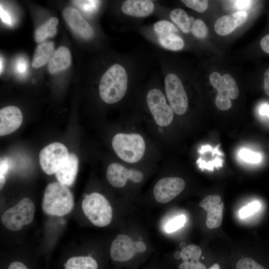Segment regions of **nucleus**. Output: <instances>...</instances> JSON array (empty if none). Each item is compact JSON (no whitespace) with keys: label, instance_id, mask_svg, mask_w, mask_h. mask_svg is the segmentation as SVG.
<instances>
[{"label":"nucleus","instance_id":"f257e3e1","mask_svg":"<svg viewBox=\"0 0 269 269\" xmlns=\"http://www.w3.org/2000/svg\"><path fill=\"white\" fill-rule=\"evenodd\" d=\"M128 84V75L125 68L120 64H114L101 78L99 88L100 96L107 104L116 103L125 96Z\"/></svg>","mask_w":269,"mask_h":269},{"label":"nucleus","instance_id":"f03ea898","mask_svg":"<svg viewBox=\"0 0 269 269\" xmlns=\"http://www.w3.org/2000/svg\"><path fill=\"white\" fill-rule=\"evenodd\" d=\"M73 207V196L67 186L59 182L47 185L42 202V208L46 214L62 216L70 212Z\"/></svg>","mask_w":269,"mask_h":269},{"label":"nucleus","instance_id":"7ed1b4c3","mask_svg":"<svg viewBox=\"0 0 269 269\" xmlns=\"http://www.w3.org/2000/svg\"><path fill=\"white\" fill-rule=\"evenodd\" d=\"M112 144L118 156L131 163L140 160L145 150V141L138 134H117L113 138Z\"/></svg>","mask_w":269,"mask_h":269},{"label":"nucleus","instance_id":"20e7f679","mask_svg":"<svg viewBox=\"0 0 269 269\" xmlns=\"http://www.w3.org/2000/svg\"><path fill=\"white\" fill-rule=\"evenodd\" d=\"M82 208L88 219L96 226L105 227L112 221V208L108 200L99 193L93 192L86 196Z\"/></svg>","mask_w":269,"mask_h":269},{"label":"nucleus","instance_id":"39448f33","mask_svg":"<svg viewBox=\"0 0 269 269\" xmlns=\"http://www.w3.org/2000/svg\"><path fill=\"white\" fill-rule=\"evenodd\" d=\"M35 207L32 201L24 198L14 206L6 210L1 216V222L7 229L17 231L33 220Z\"/></svg>","mask_w":269,"mask_h":269},{"label":"nucleus","instance_id":"423d86ee","mask_svg":"<svg viewBox=\"0 0 269 269\" xmlns=\"http://www.w3.org/2000/svg\"><path fill=\"white\" fill-rule=\"evenodd\" d=\"M210 83L218 92L215 99V105L220 110L225 111L232 106L231 99L238 98L239 90L237 84L230 74L221 76L220 73L212 72L209 77Z\"/></svg>","mask_w":269,"mask_h":269},{"label":"nucleus","instance_id":"0eeeda50","mask_svg":"<svg viewBox=\"0 0 269 269\" xmlns=\"http://www.w3.org/2000/svg\"><path fill=\"white\" fill-rule=\"evenodd\" d=\"M70 153L61 143L55 142L44 147L39 154V163L43 171L48 175L55 174L67 161Z\"/></svg>","mask_w":269,"mask_h":269},{"label":"nucleus","instance_id":"6e6552de","mask_svg":"<svg viewBox=\"0 0 269 269\" xmlns=\"http://www.w3.org/2000/svg\"><path fill=\"white\" fill-rule=\"evenodd\" d=\"M146 246L142 241H134L128 235H118L113 241L110 248L111 259L118 263H126L138 253L146 250Z\"/></svg>","mask_w":269,"mask_h":269},{"label":"nucleus","instance_id":"1a4fd4ad","mask_svg":"<svg viewBox=\"0 0 269 269\" xmlns=\"http://www.w3.org/2000/svg\"><path fill=\"white\" fill-rule=\"evenodd\" d=\"M165 90L172 110L177 115H183L188 109L187 94L179 77L174 73L168 74L164 79Z\"/></svg>","mask_w":269,"mask_h":269},{"label":"nucleus","instance_id":"9d476101","mask_svg":"<svg viewBox=\"0 0 269 269\" xmlns=\"http://www.w3.org/2000/svg\"><path fill=\"white\" fill-rule=\"evenodd\" d=\"M146 100L156 123L161 127L169 125L173 118V110L167 104L162 92L158 89H152L148 92Z\"/></svg>","mask_w":269,"mask_h":269},{"label":"nucleus","instance_id":"9b49d317","mask_svg":"<svg viewBox=\"0 0 269 269\" xmlns=\"http://www.w3.org/2000/svg\"><path fill=\"white\" fill-rule=\"evenodd\" d=\"M185 186V181L180 177L162 178L154 186V198L159 203H167L179 195Z\"/></svg>","mask_w":269,"mask_h":269},{"label":"nucleus","instance_id":"f8f14e48","mask_svg":"<svg viewBox=\"0 0 269 269\" xmlns=\"http://www.w3.org/2000/svg\"><path fill=\"white\" fill-rule=\"evenodd\" d=\"M107 179L110 184L117 188L125 186L128 180L134 183L140 182L143 177L138 170L128 169L118 163L110 164L106 172Z\"/></svg>","mask_w":269,"mask_h":269},{"label":"nucleus","instance_id":"ddd939ff","mask_svg":"<svg viewBox=\"0 0 269 269\" xmlns=\"http://www.w3.org/2000/svg\"><path fill=\"white\" fill-rule=\"evenodd\" d=\"M199 207L207 213L206 224L211 229L219 227L223 221L224 203L218 195L205 196L199 204Z\"/></svg>","mask_w":269,"mask_h":269},{"label":"nucleus","instance_id":"4468645a","mask_svg":"<svg viewBox=\"0 0 269 269\" xmlns=\"http://www.w3.org/2000/svg\"><path fill=\"white\" fill-rule=\"evenodd\" d=\"M23 120L19 108L13 106L3 107L0 110V135L10 134L19 128Z\"/></svg>","mask_w":269,"mask_h":269},{"label":"nucleus","instance_id":"2eb2a0df","mask_svg":"<svg viewBox=\"0 0 269 269\" xmlns=\"http://www.w3.org/2000/svg\"><path fill=\"white\" fill-rule=\"evenodd\" d=\"M179 260L182 262L177 266V269H207L206 264L200 260L204 259L202 257V251L198 246L189 245L183 248L181 251Z\"/></svg>","mask_w":269,"mask_h":269},{"label":"nucleus","instance_id":"dca6fc26","mask_svg":"<svg viewBox=\"0 0 269 269\" xmlns=\"http://www.w3.org/2000/svg\"><path fill=\"white\" fill-rule=\"evenodd\" d=\"M63 16L70 27L84 38H90L93 35L91 25L82 17L75 8L68 7L63 11Z\"/></svg>","mask_w":269,"mask_h":269},{"label":"nucleus","instance_id":"f3484780","mask_svg":"<svg viewBox=\"0 0 269 269\" xmlns=\"http://www.w3.org/2000/svg\"><path fill=\"white\" fill-rule=\"evenodd\" d=\"M247 16L248 13L245 10H240L231 14L224 15L219 18L215 22V31L220 35H228L238 26L244 23Z\"/></svg>","mask_w":269,"mask_h":269},{"label":"nucleus","instance_id":"a211bd4d","mask_svg":"<svg viewBox=\"0 0 269 269\" xmlns=\"http://www.w3.org/2000/svg\"><path fill=\"white\" fill-rule=\"evenodd\" d=\"M121 9L127 15L143 17L153 12L154 4L152 1L149 0H127L122 3Z\"/></svg>","mask_w":269,"mask_h":269},{"label":"nucleus","instance_id":"6ab92c4d","mask_svg":"<svg viewBox=\"0 0 269 269\" xmlns=\"http://www.w3.org/2000/svg\"><path fill=\"white\" fill-rule=\"evenodd\" d=\"M78 169V159L73 153H70L67 161L55 173L59 182L68 186L75 181Z\"/></svg>","mask_w":269,"mask_h":269},{"label":"nucleus","instance_id":"aec40b11","mask_svg":"<svg viewBox=\"0 0 269 269\" xmlns=\"http://www.w3.org/2000/svg\"><path fill=\"white\" fill-rule=\"evenodd\" d=\"M71 62V57L69 49L61 46L53 52L51 57L48 62V71L52 74H55L67 69Z\"/></svg>","mask_w":269,"mask_h":269},{"label":"nucleus","instance_id":"412c9836","mask_svg":"<svg viewBox=\"0 0 269 269\" xmlns=\"http://www.w3.org/2000/svg\"><path fill=\"white\" fill-rule=\"evenodd\" d=\"M54 43L51 41L43 42L38 45L33 55L32 67L38 68L49 62L54 52Z\"/></svg>","mask_w":269,"mask_h":269},{"label":"nucleus","instance_id":"4be33fe9","mask_svg":"<svg viewBox=\"0 0 269 269\" xmlns=\"http://www.w3.org/2000/svg\"><path fill=\"white\" fill-rule=\"evenodd\" d=\"M58 23L57 18L52 17L38 27L34 34L36 41L42 43L48 37L54 36L57 32L56 26Z\"/></svg>","mask_w":269,"mask_h":269},{"label":"nucleus","instance_id":"5701e85b","mask_svg":"<svg viewBox=\"0 0 269 269\" xmlns=\"http://www.w3.org/2000/svg\"><path fill=\"white\" fill-rule=\"evenodd\" d=\"M65 269H98V264L91 256L73 257L68 260Z\"/></svg>","mask_w":269,"mask_h":269},{"label":"nucleus","instance_id":"b1692460","mask_svg":"<svg viewBox=\"0 0 269 269\" xmlns=\"http://www.w3.org/2000/svg\"><path fill=\"white\" fill-rule=\"evenodd\" d=\"M170 18L183 32L188 33L191 31L193 18L189 17L184 10L181 8L173 9L170 13Z\"/></svg>","mask_w":269,"mask_h":269},{"label":"nucleus","instance_id":"393cba45","mask_svg":"<svg viewBox=\"0 0 269 269\" xmlns=\"http://www.w3.org/2000/svg\"><path fill=\"white\" fill-rule=\"evenodd\" d=\"M158 42L164 48L173 51L181 50L184 46L183 39L176 33L158 36Z\"/></svg>","mask_w":269,"mask_h":269},{"label":"nucleus","instance_id":"a878e982","mask_svg":"<svg viewBox=\"0 0 269 269\" xmlns=\"http://www.w3.org/2000/svg\"><path fill=\"white\" fill-rule=\"evenodd\" d=\"M153 30L158 36L178 32V29L174 24L164 20L155 22L153 25Z\"/></svg>","mask_w":269,"mask_h":269},{"label":"nucleus","instance_id":"bb28decb","mask_svg":"<svg viewBox=\"0 0 269 269\" xmlns=\"http://www.w3.org/2000/svg\"><path fill=\"white\" fill-rule=\"evenodd\" d=\"M238 156L243 161L252 164L259 163L262 160V156L260 153L246 148L239 150Z\"/></svg>","mask_w":269,"mask_h":269},{"label":"nucleus","instance_id":"cd10ccee","mask_svg":"<svg viewBox=\"0 0 269 269\" xmlns=\"http://www.w3.org/2000/svg\"><path fill=\"white\" fill-rule=\"evenodd\" d=\"M73 3L86 14L94 13L98 8L100 1L95 0H73Z\"/></svg>","mask_w":269,"mask_h":269},{"label":"nucleus","instance_id":"c85d7f7f","mask_svg":"<svg viewBox=\"0 0 269 269\" xmlns=\"http://www.w3.org/2000/svg\"><path fill=\"white\" fill-rule=\"evenodd\" d=\"M191 31L196 37L200 39L205 38L208 34V28L204 22L196 19L192 23Z\"/></svg>","mask_w":269,"mask_h":269},{"label":"nucleus","instance_id":"c756f323","mask_svg":"<svg viewBox=\"0 0 269 269\" xmlns=\"http://www.w3.org/2000/svg\"><path fill=\"white\" fill-rule=\"evenodd\" d=\"M186 222V217L184 215L177 216L169 220L165 226V231L168 233L176 231L182 227Z\"/></svg>","mask_w":269,"mask_h":269},{"label":"nucleus","instance_id":"7c9ffc66","mask_svg":"<svg viewBox=\"0 0 269 269\" xmlns=\"http://www.w3.org/2000/svg\"><path fill=\"white\" fill-rule=\"evenodd\" d=\"M28 62L26 58L19 56L14 61L13 69L14 73L20 77H25L28 70Z\"/></svg>","mask_w":269,"mask_h":269},{"label":"nucleus","instance_id":"2f4dec72","mask_svg":"<svg viewBox=\"0 0 269 269\" xmlns=\"http://www.w3.org/2000/svg\"><path fill=\"white\" fill-rule=\"evenodd\" d=\"M181 1L188 7L199 13L205 11L208 6L206 0H182Z\"/></svg>","mask_w":269,"mask_h":269},{"label":"nucleus","instance_id":"473e14b6","mask_svg":"<svg viewBox=\"0 0 269 269\" xmlns=\"http://www.w3.org/2000/svg\"><path fill=\"white\" fill-rule=\"evenodd\" d=\"M260 204L258 201H254L242 208L239 211V216L241 218H245L252 215L260 208Z\"/></svg>","mask_w":269,"mask_h":269},{"label":"nucleus","instance_id":"72a5a7b5","mask_svg":"<svg viewBox=\"0 0 269 269\" xmlns=\"http://www.w3.org/2000/svg\"><path fill=\"white\" fill-rule=\"evenodd\" d=\"M10 162L7 158L1 159L0 162V187L1 189L5 182V178L10 168Z\"/></svg>","mask_w":269,"mask_h":269},{"label":"nucleus","instance_id":"f704fd0d","mask_svg":"<svg viewBox=\"0 0 269 269\" xmlns=\"http://www.w3.org/2000/svg\"><path fill=\"white\" fill-rule=\"evenodd\" d=\"M0 16L2 21L8 26H12L14 24V18L9 10L4 8L3 5L0 3Z\"/></svg>","mask_w":269,"mask_h":269},{"label":"nucleus","instance_id":"c9c22d12","mask_svg":"<svg viewBox=\"0 0 269 269\" xmlns=\"http://www.w3.org/2000/svg\"><path fill=\"white\" fill-rule=\"evenodd\" d=\"M260 46L263 51L269 54V34L262 38L260 42Z\"/></svg>","mask_w":269,"mask_h":269},{"label":"nucleus","instance_id":"e433bc0d","mask_svg":"<svg viewBox=\"0 0 269 269\" xmlns=\"http://www.w3.org/2000/svg\"><path fill=\"white\" fill-rule=\"evenodd\" d=\"M264 90L266 94L269 96V68L267 69L264 75Z\"/></svg>","mask_w":269,"mask_h":269},{"label":"nucleus","instance_id":"4c0bfd02","mask_svg":"<svg viewBox=\"0 0 269 269\" xmlns=\"http://www.w3.org/2000/svg\"><path fill=\"white\" fill-rule=\"evenodd\" d=\"M235 4L237 8L240 9L248 8L251 4V0H235Z\"/></svg>","mask_w":269,"mask_h":269},{"label":"nucleus","instance_id":"58836bf2","mask_svg":"<svg viewBox=\"0 0 269 269\" xmlns=\"http://www.w3.org/2000/svg\"><path fill=\"white\" fill-rule=\"evenodd\" d=\"M7 269H28L27 267L20 262H13L11 263Z\"/></svg>","mask_w":269,"mask_h":269},{"label":"nucleus","instance_id":"ea45409f","mask_svg":"<svg viewBox=\"0 0 269 269\" xmlns=\"http://www.w3.org/2000/svg\"><path fill=\"white\" fill-rule=\"evenodd\" d=\"M259 112L261 115L269 118V105L267 104L262 105L260 107Z\"/></svg>","mask_w":269,"mask_h":269},{"label":"nucleus","instance_id":"a19ab883","mask_svg":"<svg viewBox=\"0 0 269 269\" xmlns=\"http://www.w3.org/2000/svg\"><path fill=\"white\" fill-rule=\"evenodd\" d=\"M207 269H222L220 265L218 263H214L210 266H209Z\"/></svg>","mask_w":269,"mask_h":269},{"label":"nucleus","instance_id":"79ce46f5","mask_svg":"<svg viewBox=\"0 0 269 269\" xmlns=\"http://www.w3.org/2000/svg\"><path fill=\"white\" fill-rule=\"evenodd\" d=\"M3 63H4L3 58L1 56H0V74L2 73L3 69V66H4Z\"/></svg>","mask_w":269,"mask_h":269}]
</instances>
